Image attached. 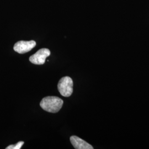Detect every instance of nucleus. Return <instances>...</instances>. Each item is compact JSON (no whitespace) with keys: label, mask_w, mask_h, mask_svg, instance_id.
<instances>
[{"label":"nucleus","mask_w":149,"mask_h":149,"mask_svg":"<svg viewBox=\"0 0 149 149\" xmlns=\"http://www.w3.org/2000/svg\"><path fill=\"white\" fill-rule=\"evenodd\" d=\"M63 103V100L58 97L48 96L42 99L40 106L47 112L57 113L61 108Z\"/></svg>","instance_id":"nucleus-1"},{"label":"nucleus","mask_w":149,"mask_h":149,"mask_svg":"<svg viewBox=\"0 0 149 149\" xmlns=\"http://www.w3.org/2000/svg\"><path fill=\"white\" fill-rule=\"evenodd\" d=\"M73 81L69 76L61 78L58 83V88L60 93L64 97H69L73 92Z\"/></svg>","instance_id":"nucleus-2"},{"label":"nucleus","mask_w":149,"mask_h":149,"mask_svg":"<svg viewBox=\"0 0 149 149\" xmlns=\"http://www.w3.org/2000/svg\"><path fill=\"white\" fill-rule=\"evenodd\" d=\"M50 55V51L46 48L39 50L36 53L33 54L29 58V61L34 64L43 65L45 63V60Z\"/></svg>","instance_id":"nucleus-3"},{"label":"nucleus","mask_w":149,"mask_h":149,"mask_svg":"<svg viewBox=\"0 0 149 149\" xmlns=\"http://www.w3.org/2000/svg\"><path fill=\"white\" fill-rule=\"evenodd\" d=\"M36 45V43L34 40L23 41L21 40L16 43L14 45V50L19 54L26 53L31 51Z\"/></svg>","instance_id":"nucleus-4"},{"label":"nucleus","mask_w":149,"mask_h":149,"mask_svg":"<svg viewBox=\"0 0 149 149\" xmlns=\"http://www.w3.org/2000/svg\"><path fill=\"white\" fill-rule=\"evenodd\" d=\"M70 141L74 149H93V148L90 144L87 143L76 136H72L70 137Z\"/></svg>","instance_id":"nucleus-5"},{"label":"nucleus","mask_w":149,"mask_h":149,"mask_svg":"<svg viewBox=\"0 0 149 149\" xmlns=\"http://www.w3.org/2000/svg\"><path fill=\"white\" fill-rule=\"evenodd\" d=\"M23 141H19L18 142L17 144L16 145H11L8 146H7L6 149H21L22 146H23V145L24 144Z\"/></svg>","instance_id":"nucleus-6"}]
</instances>
